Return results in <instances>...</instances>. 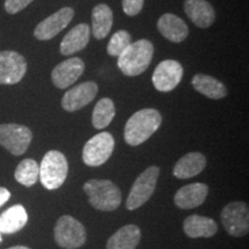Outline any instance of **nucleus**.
<instances>
[{
	"label": "nucleus",
	"mask_w": 249,
	"mask_h": 249,
	"mask_svg": "<svg viewBox=\"0 0 249 249\" xmlns=\"http://www.w3.org/2000/svg\"><path fill=\"white\" fill-rule=\"evenodd\" d=\"M209 193L205 183L195 182L183 186L174 195V203L180 209H194L204 203Z\"/></svg>",
	"instance_id": "15"
},
{
	"label": "nucleus",
	"mask_w": 249,
	"mask_h": 249,
	"mask_svg": "<svg viewBox=\"0 0 249 249\" xmlns=\"http://www.w3.org/2000/svg\"><path fill=\"white\" fill-rule=\"evenodd\" d=\"M83 191L88 195L90 204L99 211H114L121 203V192L110 180H88L83 185Z\"/></svg>",
	"instance_id": "3"
},
{
	"label": "nucleus",
	"mask_w": 249,
	"mask_h": 249,
	"mask_svg": "<svg viewBox=\"0 0 249 249\" xmlns=\"http://www.w3.org/2000/svg\"><path fill=\"white\" fill-rule=\"evenodd\" d=\"M183 68L176 60L161 61L152 74V83L158 91L169 92L177 88L182 79Z\"/></svg>",
	"instance_id": "11"
},
{
	"label": "nucleus",
	"mask_w": 249,
	"mask_h": 249,
	"mask_svg": "<svg viewBox=\"0 0 249 249\" xmlns=\"http://www.w3.org/2000/svg\"><path fill=\"white\" fill-rule=\"evenodd\" d=\"M157 28L165 38L173 43L183 42L189 34L185 21L171 13L161 15L157 22Z\"/></svg>",
	"instance_id": "17"
},
{
	"label": "nucleus",
	"mask_w": 249,
	"mask_h": 249,
	"mask_svg": "<svg viewBox=\"0 0 249 249\" xmlns=\"http://www.w3.org/2000/svg\"><path fill=\"white\" fill-rule=\"evenodd\" d=\"M114 150V139L108 132L92 136L83 147L82 160L88 166H101L107 163Z\"/></svg>",
	"instance_id": "7"
},
{
	"label": "nucleus",
	"mask_w": 249,
	"mask_h": 249,
	"mask_svg": "<svg viewBox=\"0 0 249 249\" xmlns=\"http://www.w3.org/2000/svg\"><path fill=\"white\" fill-rule=\"evenodd\" d=\"M183 9L189 20L198 28H209L216 20V12L207 0H186Z\"/></svg>",
	"instance_id": "16"
},
{
	"label": "nucleus",
	"mask_w": 249,
	"mask_h": 249,
	"mask_svg": "<svg viewBox=\"0 0 249 249\" xmlns=\"http://www.w3.org/2000/svg\"><path fill=\"white\" fill-rule=\"evenodd\" d=\"M116 116V107L110 98L99 99L92 112V124L96 129L107 128Z\"/></svg>",
	"instance_id": "25"
},
{
	"label": "nucleus",
	"mask_w": 249,
	"mask_h": 249,
	"mask_svg": "<svg viewBox=\"0 0 249 249\" xmlns=\"http://www.w3.org/2000/svg\"><path fill=\"white\" fill-rule=\"evenodd\" d=\"M27 222L28 213L23 205H13L0 214V233H17L26 226Z\"/></svg>",
	"instance_id": "22"
},
{
	"label": "nucleus",
	"mask_w": 249,
	"mask_h": 249,
	"mask_svg": "<svg viewBox=\"0 0 249 249\" xmlns=\"http://www.w3.org/2000/svg\"><path fill=\"white\" fill-rule=\"evenodd\" d=\"M27 73V61L15 51H0V85H17Z\"/></svg>",
	"instance_id": "10"
},
{
	"label": "nucleus",
	"mask_w": 249,
	"mask_h": 249,
	"mask_svg": "<svg viewBox=\"0 0 249 249\" xmlns=\"http://www.w3.org/2000/svg\"><path fill=\"white\" fill-rule=\"evenodd\" d=\"M54 240L59 247L65 249H77L87 241L85 226L74 217L61 216L54 226Z\"/></svg>",
	"instance_id": "5"
},
{
	"label": "nucleus",
	"mask_w": 249,
	"mask_h": 249,
	"mask_svg": "<svg viewBox=\"0 0 249 249\" xmlns=\"http://www.w3.org/2000/svg\"><path fill=\"white\" fill-rule=\"evenodd\" d=\"M192 85L196 91L211 99H220L227 95L226 87L219 80L205 74H196L193 77Z\"/></svg>",
	"instance_id": "24"
},
{
	"label": "nucleus",
	"mask_w": 249,
	"mask_h": 249,
	"mask_svg": "<svg viewBox=\"0 0 249 249\" xmlns=\"http://www.w3.org/2000/svg\"><path fill=\"white\" fill-rule=\"evenodd\" d=\"M0 241H1V233H0Z\"/></svg>",
	"instance_id": "32"
},
{
	"label": "nucleus",
	"mask_w": 249,
	"mask_h": 249,
	"mask_svg": "<svg viewBox=\"0 0 249 249\" xmlns=\"http://www.w3.org/2000/svg\"><path fill=\"white\" fill-rule=\"evenodd\" d=\"M141 240V230L139 226L124 225L108 239L107 249H136Z\"/></svg>",
	"instance_id": "21"
},
{
	"label": "nucleus",
	"mask_w": 249,
	"mask_h": 249,
	"mask_svg": "<svg viewBox=\"0 0 249 249\" xmlns=\"http://www.w3.org/2000/svg\"><path fill=\"white\" fill-rule=\"evenodd\" d=\"M98 86L93 81L80 83L68 90L61 99V107L65 111L74 112L85 107L97 96Z\"/></svg>",
	"instance_id": "13"
},
{
	"label": "nucleus",
	"mask_w": 249,
	"mask_h": 249,
	"mask_svg": "<svg viewBox=\"0 0 249 249\" xmlns=\"http://www.w3.org/2000/svg\"><path fill=\"white\" fill-rule=\"evenodd\" d=\"M161 124L160 113L155 108H143L133 114L124 126V141L132 147L142 144Z\"/></svg>",
	"instance_id": "1"
},
{
	"label": "nucleus",
	"mask_w": 249,
	"mask_h": 249,
	"mask_svg": "<svg viewBox=\"0 0 249 249\" xmlns=\"http://www.w3.org/2000/svg\"><path fill=\"white\" fill-rule=\"evenodd\" d=\"M68 174V163L64 154L58 150H50L43 157L39 165L40 182L49 191L60 188Z\"/></svg>",
	"instance_id": "4"
},
{
	"label": "nucleus",
	"mask_w": 249,
	"mask_h": 249,
	"mask_svg": "<svg viewBox=\"0 0 249 249\" xmlns=\"http://www.w3.org/2000/svg\"><path fill=\"white\" fill-rule=\"evenodd\" d=\"M160 170L158 166L148 167L144 172L140 174L130 189L126 201V208L128 210H135L147 203L154 194Z\"/></svg>",
	"instance_id": "6"
},
{
	"label": "nucleus",
	"mask_w": 249,
	"mask_h": 249,
	"mask_svg": "<svg viewBox=\"0 0 249 249\" xmlns=\"http://www.w3.org/2000/svg\"><path fill=\"white\" fill-rule=\"evenodd\" d=\"M85 61L81 58L73 57L60 62L53 68L51 79L53 85L59 89H66L75 83L85 71Z\"/></svg>",
	"instance_id": "14"
},
{
	"label": "nucleus",
	"mask_w": 249,
	"mask_h": 249,
	"mask_svg": "<svg viewBox=\"0 0 249 249\" xmlns=\"http://www.w3.org/2000/svg\"><path fill=\"white\" fill-rule=\"evenodd\" d=\"M183 231L189 238H210L218 231V226L213 218L192 214L183 222Z\"/></svg>",
	"instance_id": "20"
},
{
	"label": "nucleus",
	"mask_w": 249,
	"mask_h": 249,
	"mask_svg": "<svg viewBox=\"0 0 249 249\" xmlns=\"http://www.w3.org/2000/svg\"><path fill=\"white\" fill-rule=\"evenodd\" d=\"M74 17V9L71 7L60 8L52 15H50L42 22L37 24L34 30V36L38 40H50L64 30Z\"/></svg>",
	"instance_id": "12"
},
{
	"label": "nucleus",
	"mask_w": 249,
	"mask_h": 249,
	"mask_svg": "<svg viewBox=\"0 0 249 249\" xmlns=\"http://www.w3.org/2000/svg\"><path fill=\"white\" fill-rule=\"evenodd\" d=\"M15 180L21 185L31 187L37 182L39 177V165L31 158L20 161L14 173Z\"/></svg>",
	"instance_id": "26"
},
{
	"label": "nucleus",
	"mask_w": 249,
	"mask_h": 249,
	"mask_svg": "<svg viewBox=\"0 0 249 249\" xmlns=\"http://www.w3.org/2000/svg\"><path fill=\"white\" fill-rule=\"evenodd\" d=\"M7 249H30V248L24 247V246H14V247H9Z\"/></svg>",
	"instance_id": "31"
},
{
	"label": "nucleus",
	"mask_w": 249,
	"mask_h": 249,
	"mask_svg": "<svg viewBox=\"0 0 249 249\" xmlns=\"http://www.w3.org/2000/svg\"><path fill=\"white\" fill-rule=\"evenodd\" d=\"M31 140H33V133L23 124H0V145L12 155H23L29 148Z\"/></svg>",
	"instance_id": "8"
},
{
	"label": "nucleus",
	"mask_w": 249,
	"mask_h": 249,
	"mask_svg": "<svg viewBox=\"0 0 249 249\" xmlns=\"http://www.w3.org/2000/svg\"><path fill=\"white\" fill-rule=\"evenodd\" d=\"M132 44V36L127 30H119L113 34L107 44V53L111 57H119Z\"/></svg>",
	"instance_id": "27"
},
{
	"label": "nucleus",
	"mask_w": 249,
	"mask_h": 249,
	"mask_svg": "<svg viewBox=\"0 0 249 249\" xmlns=\"http://www.w3.org/2000/svg\"><path fill=\"white\" fill-rule=\"evenodd\" d=\"M33 1L34 0H5V9L8 14H17Z\"/></svg>",
	"instance_id": "29"
},
{
	"label": "nucleus",
	"mask_w": 249,
	"mask_h": 249,
	"mask_svg": "<svg viewBox=\"0 0 249 249\" xmlns=\"http://www.w3.org/2000/svg\"><path fill=\"white\" fill-rule=\"evenodd\" d=\"M91 21L93 37L96 39L105 38L113 24V12L107 5L99 4L92 9Z\"/></svg>",
	"instance_id": "23"
},
{
	"label": "nucleus",
	"mask_w": 249,
	"mask_h": 249,
	"mask_svg": "<svg viewBox=\"0 0 249 249\" xmlns=\"http://www.w3.org/2000/svg\"><path fill=\"white\" fill-rule=\"evenodd\" d=\"M144 0H123V9L128 17H135L142 11Z\"/></svg>",
	"instance_id": "28"
},
{
	"label": "nucleus",
	"mask_w": 249,
	"mask_h": 249,
	"mask_svg": "<svg viewBox=\"0 0 249 249\" xmlns=\"http://www.w3.org/2000/svg\"><path fill=\"white\" fill-rule=\"evenodd\" d=\"M154 45L148 39L134 42L118 57V67L126 76H138L150 66Z\"/></svg>",
	"instance_id": "2"
},
{
	"label": "nucleus",
	"mask_w": 249,
	"mask_h": 249,
	"mask_svg": "<svg viewBox=\"0 0 249 249\" xmlns=\"http://www.w3.org/2000/svg\"><path fill=\"white\" fill-rule=\"evenodd\" d=\"M11 197V193L5 187H0V208L4 205Z\"/></svg>",
	"instance_id": "30"
},
{
	"label": "nucleus",
	"mask_w": 249,
	"mask_h": 249,
	"mask_svg": "<svg viewBox=\"0 0 249 249\" xmlns=\"http://www.w3.org/2000/svg\"><path fill=\"white\" fill-rule=\"evenodd\" d=\"M90 39V27L86 23H80L73 27L67 33L60 43V53L71 55L82 51L88 45Z\"/></svg>",
	"instance_id": "18"
},
{
	"label": "nucleus",
	"mask_w": 249,
	"mask_h": 249,
	"mask_svg": "<svg viewBox=\"0 0 249 249\" xmlns=\"http://www.w3.org/2000/svg\"><path fill=\"white\" fill-rule=\"evenodd\" d=\"M207 165L205 156L201 152H189L177 161L173 176L178 179H189L200 174Z\"/></svg>",
	"instance_id": "19"
},
{
	"label": "nucleus",
	"mask_w": 249,
	"mask_h": 249,
	"mask_svg": "<svg viewBox=\"0 0 249 249\" xmlns=\"http://www.w3.org/2000/svg\"><path fill=\"white\" fill-rule=\"evenodd\" d=\"M222 223L226 232L232 236H245L249 232V210L245 202H231L223 208Z\"/></svg>",
	"instance_id": "9"
}]
</instances>
